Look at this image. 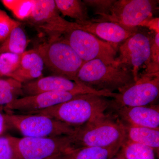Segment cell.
Instances as JSON below:
<instances>
[{"label":"cell","instance_id":"12","mask_svg":"<svg viewBox=\"0 0 159 159\" xmlns=\"http://www.w3.org/2000/svg\"><path fill=\"white\" fill-rule=\"evenodd\" d=\"M22 90L23 97L45 92H64L79 94H93L113 98L116 94V93L97 91L65 77L55 75L40 77L23 84Z\"/></svg>","mask_w":159,"mask_h":159},{"label":"cell","instance_id":"9","mask_svg":"<svg viewBox=\"0 0 159 159\" xmlns=\"http://www.w3.org/2000/svg\"><path fill=\"white\" fill-rule=\"evenodd\" d=\"M152 39L153 37L147 32L138 30L119 46V56L116 58V66L129 70L136 81L140 69L149 62Z\"/></svg>","mask_w":159,"mask_h":159},{"label":"cell","instance_id":"15","mask_svg":"<svg viewBox=\"0 0 159 159\" xmlns=\"http://www.w3.org/2000/svg\"><path fill=\"white\" fill-rule=\"evenodd\" d=\"M78 28L99 37L118 51V48L125 40L139 30V28H129L111 22L76 21Z\"/></svg>","mask_w":159,"mask_h":159},{"label":"cell","instance_id":"25","mask_svg":"<svg viewBox=\"0 0 159 159\" xmlns=\"http://www.w3.org/2000/svg\"><path fill=\"white\" fill-rule=\"evenodd\" d=\"M116 0H84L83 2L86 6L93 9L94 14L99 16L107 15L110 13L111 9Z\"/></svg>","mask_w":159,"mask_h":159},{"label":"cell","instance_id":"23","mask_svg":"<svg viewBox=\"0 0 159 159\" xmlns=\"http://www.w3.org/2000/svg\"><path fill=\"white\" fill-rule=\"evenodd\" d=\"M3 5L19 19L27 20L33 10L34 0H2Z\"/></svg>","mask_w":159,"mask_h":159},{"label":"cell","instance_id":"11","mask_svg":"<svg viewBox=\"0 0 159 159\" xmlns=\"http://www.w3.org/2000/svg\"><path fill=\"white\" fill-rule=\"evenodd\" d=\"M59 12L54 0H34L33 10L27 20L51 37L61 36L79 26L64 19Z\"/></svg>","mask_w":159,"mask_h":159},{"label":"cell","instance_id":"8","mask_svg":"<svg viewBox=\"0 0 159 159\" xmlns=\"http://www.w3.org/2000/svg\"><path fill=\"white\" fill-rule=\"evenodd\" d=\"M158 1L118 0L116 1L110 14L102 15L92 21L111 22L126 28H137L143 21L153 17L158 9Z\"/></svg>","mask_w":159,"mask_h":159},{"label":"cell","instance_id":"17","mask_svg":"<svg viewBox=\"0 0 159 159\" xmlns=\"http://www.w3.org/2000/svg\"><path fill=\"white\" fill-rule=\"evenodd\" d=\"M123 125L125 141L148 146L153 149L157 155H159V129Z\"/></svg>","mask_w":159,"mask_h":159},{"label":"cell","instance_id":"26","mask_svg":"<svg viewBox=\"0 0 159 159\" xmlns=\"http://www.w3.org/2000/svg\"><path fill=\"white\" fill-rule=\"evenodd\" d=\"M159 33H155L152 43L150 60L145 70L149 73H159Z\"/></svg>","mask_w":159,"mask_h":159},{"label":"cell","instance_id":"16","mask_svg":"<svg viewBox=\"0 0 159 159\" xmlns=\"http://www.w3.org/2000/svg\"><path fill=\"white\" fill-rule=\"evenodd\" d=\"M43 61L37 49L23 53L19 66L9 77L25 84L42 77Z\"/></svg>","mask_w":159,"mask_h":159},{"label":"cell","instance_id":"24","mask_svg":"<svg viewBox=\"0 0 159 159\" xmlns=\"http://www.w3.org/2000/svg\"><path fill=\"white\" fill-rule=\"evenodd\" d=\"M22 54H0V76L9 77L19 66Z\"/></svg>","mask_w":159,"mask_h":159},{"label":"cell","instance_id":"20","mask_svg":"<svg viewBox=\"0 0 159 159\" xmlns=\"http://www.w3.org/2000/svg\"><path fill=\"white\" fill-rule=\"evenodd\" d=\"M22 84L10 77L0 78V107L4 108L15 99L24 96Z\"/></svg>","mask_w":159,"mask_h":159},{"label":"cell","instance_id":"5","mask_svg":"<svg viewBox=\"0 0 159 159\" xmlns=\"http://www.w3.org/2000/svg\"><path fill=\"white\" fill-rule=\"evenodd\" d=\"M6 125L16 129L24 137L49 138L71 135L75 127L56 119L40 115L6 113Z\"/></svg>","mask_w":159,"mask_h":159},{"label":"cell","instance_id":"3","mask_svg":"<svg viewBox=\"0 0 159 159\" xmlns=\"http://www.w3.org/2000/svg\"><path fill=\"white\" fill-rule=\"evenodd\" d=\"M132 73L123 67L108 65L99 59L84 62L77 76V83L98 91L114 93L134 82Z\"/></svg>","mask_w":159,"mask_h":159},{"label":"cell","instance_id":"31","mask_svg":"<svg viewBox=\"0 0 159 159\" xmlns=\"http://www.w3.org/2000/svg\"><path fill=\"white\" fill-rule=\"evenodd\" d=\"M111 159H126L124 155V151L122 147L116 153V154Z\"/></svg>","mask_w":159,"mask_h":159},{"label":"cell","instance_id":"32","mask_svg":"<svg viewBox=\"0 0 159 159\" xmlns=\"http://www.w3.org/2000/svg\"><path fill=\"white\" fill-rule=\"evenodd\" d=\"M72 151L70 152H69V153L63 155L57 159H71V153H72Z\"/></svg>","mask_w":159,"mask_h":159},{"label":"cell","instance_id":"10","mask_svg":"<svg viewBox=\"0 0 159 159\" xmlns=\"http://www.w3.org/2000/svg\"><path fill=\"white\" fill-rule=\"evenodd\" d=\"M159 93V76L143 74L136 81L116 93L111 102L120 107L151 105L158 98Z\"/></svg>","mask_w":159,"mask_h":159},{"label":"cell","instance_id":"2","mask_svg":"<svg viewBox=\"0 0 159 159\" xmlns=\"http://www.w3.org/2000/svg\"><path fill=\"white\" fill-rule=\"evenodd\" d=\"M71 138L74 149L122 147L125 142V133L123 124L116 116L106 112L77 127Z\"/></svg>","mask_w":159,"mask_h":159},{"label":"cell","instance_id":"22","mask_svg":"<svg viewBox=\"0 0 159 159\" xmlns=\"http://www.w3.org/2000/svg\"><path fill=\"white\" fill-rule=\"evenodd\" d=\"M122 148L126 159H156L154 151L148 146L125 141Z\"/></svg>","mask_w":159,"mask_h":159},{"label":"cell","instance_id":"27","mask_svg":"<svg viewBox=\"0 0 159 159\" xmlns=\"http://www.w3.org/2000/svg\"><path fill=\"white\" fill-rule=\"evenodd\" d=\"M20 24L9 17L6 11L0 9V43L3 42L13 28Z\"/></svg>","mask_w":159,"mask_h":159},{"label":"cell","instance_id":"1","mask_svg":"<svg viewBox=\"0 0 159 159\" xmlns=\"http://www.w3.org/2000/svg\"><path fill=\"white\" fill-rule=\"evenodd\" d=\"M107 98L93 94H80L66 102L27 114L46 116L77 128L105 113L111 103Z\"/></svg>","mask_w":159,"mask_h":159},{"label":"cell","instance_id":"30","mask_svg":"<svg viewBox=\"0 0 159 159\" xmlns=\"http://www.w3.org/2000/svg\"><path fill=\"white\" fill-rule=\"evenodd\" d=\"M6 126L4 114L0 112V136L4 132Z\"/></svg>","mask_w":159,"mask_h":159},{"label":"cell","instance_id":"29","mask_svg":"<svg viewBox=\"0 0 159 159\" xmlns=\"http://www.w3.org/2000/svg\"><path fill=\"white\" fill-rule=\"evenodd\" d=\"M139 26L146 27L149 30L154 31L155 33H159V17L149 18L143 21Z\"/></svg>","mask_w":159,"mask_h":159},{"label":"cell","instance_id":"13","mask_svg":"<svg viewBox=\"0 0 159 159\" xmlns=\"http://www.w3.org/2000/svg\"><path fill=\"white\" fill-rule=\"evenodd\" d=\"M79 95L70 92H45L20 97L4 108L9 113L30 114L66 102Z\"/></svg>","mask_w":159,"mask_h":159},{"label":"cell","instance_id":"18","mask_svg":"<svg viewBox=\"0 0 159 159\" xmlns=\"http://www.w3.org/2000/svg\"><path fill=\"white\" fill-rule=\"evenodd\" d=\"M28 40L20 24L13 28L8 37L0 45V54H22L25 51Z\"/></svg>","mask_w":159,"mask_h":159},{"label":"cell","instance_id":"28","mask_svg":"<svg viewBox=\"0 0 159 159\" xmlns=\"http://www.w3.org/2000/svg\"><path fill=\"white\" fill-rule=\"evenodd\" d=\"M0 159H20L9 136L0 137Z\"/></svg>","mask_w":159,"mask_h":159},{"label":"cell","instance_id":"34","mask_svg":"<svg viewBox=\"0 0 159 159\" xmlns=\"http://www.w3.org/2000/svg\"><path fill=\"white\" fill-rule=\"evenodd\" d=\"M1 76H0V78H1Z\"/></svg>","mask_w":159,"mask_h":159},{"label":"cell","instance_id":"33","mask_svg":"<svg viewBox=\"0 0 159 159\" xmlns=\"http://www.w3.org/2000/svg\"><path fill=\"white\" fill-rule=\"evenodd\" d=\"M62 155H61L54 156L45 159H57L58 158H59L60 157H61Z\"/></svg>","mask_w":159,"mask_h":159},{"label":"cell","instance_id":"21","mask_svg":"<svg viewBox=\"0 0 159 159\" xmlns=\"http://www.w3.org/2000/svg\"><path fill=\"white\" fill-rule=\"evenodd\" d=\"M122 147H84L74 149L71 159H111Z\"/></svg>","mask_w":159,"mask_h":159},{"label":"cell","instance_id":"7","mask_svg":"<svg viewBox=\"0 0 159 159\" xmlns=\"http://www.w3.org/2000/svg\"><path fill=\"white\" fill-rule=\"evenodd\" d=\"M78 27L67 31L62 38L81 59L84 62L99 59L116 66L117 50L109 43Z\"/></svg>","mask_w":159,"mask_h":159},{"label":"cell","instance_id":"4","mask_svg":"<svg viewBox=\"0 0 159 159\" xmlns=\"http://www.w3.org/2000/svg\"><path fill=\"white\" fill-rule=\"evenodd\" d=\"M45 65L55 76L77 82L84 61L61 36H53L36 49Z\"/></svg>","mask_w":159,"mask_h":159},{"label":"cell","instance_id":"19","mask_svg":"<svg viewBox=\"0 0 159 159\" xmlns=\"http://www.w3.org/2000/svg\"><path fill=\"white\" fill-rule=\"evenodd\" d=\"M56 7L59 12L64 16H68L76 21L90 20L87 8L80 0H55Z\"/></svg>","mask_w":159,"mask_h":159},{"label":"cell","instance_id":"6","mask_svg":"<svg viewBox=\"0 0 159 159\" xmlns=\"http://www.w3.org/2000/svg\"><path fill=\"white\" fill-rule=\"evenodd\" d=\"M71 135L49 138L9 137L20 159H45L74 150Z\"/></svg>","mask_w":159,"mask_h":159},{"label":"cell","instance_id":"14","mask_svg":"<svg viewBox=\"0 0 159 159\" xmlns=\"http://www.w3.org/2000/svg\"><path fill=\"white\" fill-rule=\"evenodd\" d=\"M116 117L122 124L159 129L158 105L120 107L111 103Z\"/></svg>","mask_w":159,"mask_h":159}]
</instances>
